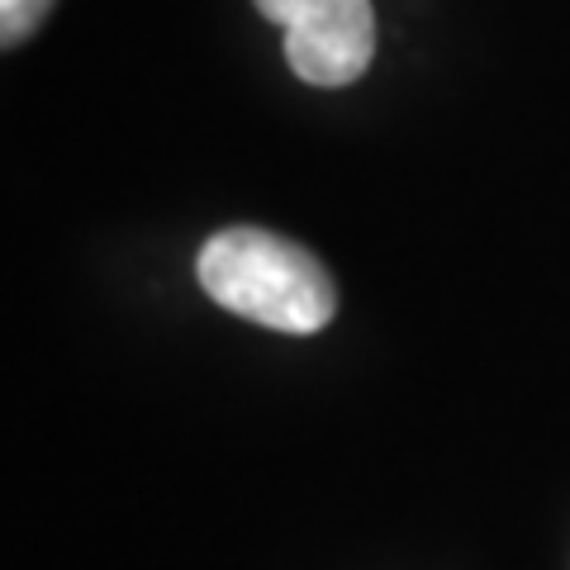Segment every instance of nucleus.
<instances>
[{
    "mask_svg": "<svg viewBox=\"0 0 570 570\" xmlns=\"http://www.w3.org/2000/svg\"><path fill=\"white\" fill-rule=\"evenodd\" d=\"M52 0H0V43L14 48L48 20Z\"/></svg>",
    "mask_w": 570,
    "mask_h": 570,
    "instance_id": "nucleus-3",
    "label": "nucleus"
},
{
    "mask_svg": "<svg viewBox=\"0 0 570 570\" xmlns=\"http://www.w3.org/2000/svg\"><path fill=\"white\" fill-rule=\"evenodd\" d=\"M285 29V62L309 86H347L376 58L371 0H257Z\"/></svg>",
    "mask_w": 570,
    "mask_h": 570,
    "instance_id": "nucleus-2",
    "label": "nucleus"
},
{
    "mask_svg": "<svg viewBox=\"0 0 570 570\" xmlns=\"http://www.w3.org/2000/svg\"><path fill=\"white\" fill-rule=\"evenodd\" d=\"M195 276L219 309L276 333H318L337 314L328 266L272 228L238 224L214 234L195 257Z\"/></svg>",
    "mask_w": 570,
    "mask_h": 570,
    "instance_id": "nucleus-1",
    "label": "nucleus"
}]
</instances>
